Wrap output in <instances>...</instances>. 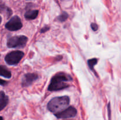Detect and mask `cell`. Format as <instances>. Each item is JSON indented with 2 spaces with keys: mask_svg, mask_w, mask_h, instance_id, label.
<instances>
[{
  "mask_svg": "<svg viewBox=\"0 0 121 120\" xmlns=\"http://www.w3.org/2000/svg\"><path fill=\"white\" fill-rule=\"evenodd\" d=\"M0 13L5 14L7 18H9L13 14V11L9 8L7 7L3 4H0Z\"/></svg>",
  "mask_w": 121,
  "mask_h": 120,
  "instance_id": "30bf717a",
  "label": "cell"
},
{
  "mask_svg": "<svg viewBox=\"0 0 121 120\" xmlns=\"http://www.w3.org/2000/svg\"><path fill=\"white\" fill-rule=\"evenodd\" d=\"M8 84V82L6 81H4V80H2L1 79H0V85L2 86L6 85Z\"/></svg>",
  "mask_w": 121,
  "mask_h": 120,
  "instance_id": "2e32d148",
  "label": "cell"
},
{
  "mask_svg": "<svg viewBox=\"0 0 121 120\" xmlns=\"http://www.w3.org/2000/svg\"><path fill=\"white\" fill-rule=\"evenodd\" d=\"M77 115V109L74 107H69L62 111L54 114V115L57 118H69L74 117Z\"/></svg>",
  "mask_w": 121,
  "mask_h": 120,
  "instance_id": "8992f818",
  "label": "cell"
},
{
  "mask_svg": "<svg viewBox=\"0 0 121 120\" xmlns=\"http://www.w3.org/2000/svg\"><path fill=\"white\" fill-rule=\"evenodd\" d=\"M68 17H69L68 14H67L66 12L63 11L60 15H59V16L57 17V20L58 21H59V22H65V21H66L67 19L68 18Z\"/></svg>",
  "mask_w": 121,
  "mask_h": 120,
  "instance_id": "4fadbf2b",
  "label": "cell"
},
{
  "mask_svg": "<svg viewBox=\"0 0 121 120\" xmlns=\"http://www.w3.org/2000/svg\"><path fill=\"white\" fill-rule=\"evenodd\" d=\"M22 27L21 20L18 16H13L5 24V28L11 31H15L21 29Z\"/></svg>",
  "mask_w": 121,
  "mask_h": 120,
  "instance_id": "5b68a950",
  "label": "cell"
},
{
  "mask_svg": "<svg viewBox=\"0 0 121 120\" xmlns=\"http://www.w3.org/2000/svg\"><path fill=\"white\" fill-rule=\"evenodd\" d=\"M72 81L73 78L69 74L63 72L57 74L52 77L48 90L49 91H57L66 89L70 87L69 83Z\"/></svg>",
  "mask_w": 121,
  "mask_h": 120,
  "instance_id": "6da1fadb",
  "label": "cell"
},
{
  "mask_svg": "<svg viewBox=\"0 0 121 120\" xmlns=\"http://www.w3.org/2000/svg\"><path fill=\"white\" fill-rule=\"evenodd\" d=\"M0 76L9 79L11 77V72L5 67L0 65Z\"/></svg>",
  "mask_w": 121,
  "mask_h": 120,
  "instance_id": "8fae6325",
  "label": "cell"
},
{
  "mask_svg": "<svg viewBox=\"0 0 121 120\" xmlns=\"http://www.w3.org/2000/svg\"><path fill=\"white\" fill-rule=\"evenodd\" d=\"M9 101L8 96L4 91H0V111L7 105Z\"/></svg>",
  "mask_w": 121,
  "mask_h": 120,
  "instance_id": "ba28073f",
  "label": "cell"
},
{
  "mask_svg": "<svg viewBox=\"0 0 121 120\" xmlns=\"http://www.w3.org/2000/svg\"><path fill=\"white\" fill-rule=\"evenodd\" d=\"M69 104L70 98L68 96H56L48 102L47 108L50 112L56 114L67 108Z\"/></svg>",
  "mask_w": 121,
  "mask_h": 120,
  "instance_id": "7a4b0ae2",
  "label": "cell"
},
{
  "mask_svg": "<svg viewBox=\"0 0 121 120\" xmlns=\"http://www.w3.org/2000/svg\"><path fill=\"white\" fill-rule=\"evenodd\" d=\"M0 120H4L3 118H2V116H0Z\"/></svg>",
  "mask_w": 121,
  "mask_h": 120,
  "instance_id": "ac0fdd59",
  "label": "cell"
},
{
  "mask_svg": "<svg viewBox=\"0 0 121 120\" xmlns=\"http://www.w3.org/2000/svg\"><path fill=\"white\" fill-rule=\"evenodd\" d=\"M24 53L21 51H14L8 53L5 57V61L7 64L9 65H15L20 62Z\"/></svg>",
  "mask_w": 121,
  "mask_h": 120,
  "instance_id": "277c9868",
  "label": "cell"
},
{
  "mask_svg": "<svg viewBox=\"0 0 121 120\" xmlns=\"http://www.w3.org/2000/svg\"><path fill=\"white\" fill-rule=\"evenodd\" d=\"M39 75L35 73H27L24 75L21 80V85L22 87L30 86L34 81L38 80Z\"/></svg>",
  "mask_w": 121,
  "mask_h": 120,
  "instance_id": "52a82bcc",
  "label": "cell"
},
{
  "mask_svg": "<svg viewBox=\"0 0 121 120\" xmlns=\"http://www.w3.org/2000/svg\"></svg>",
  "mask_w": 121,
  "mask_h": 120,
  "instance_id": "ffe728a7",
  "label": "cell"
},
{
  "mask_svg": "<svg viewBox=\"0 0 121 120\" xmlns=\"http://www.w3.org/2000/svg\"><path fill=\"white\" fill-rule=\"evenodd\" d=\"M27 1H30V0H27Z\"/></svg>",
  "mask_w": 121,
  "mask_h": 120,
  "instance_id": "d6986e66",
  "label": "cell"
},
{
  "mask_svg": "<svg viewBox=\"0 0 121 120\" xmlns=\"http://www.w3.org/2000/svg\"><path fill=\"white\" fill-rule=\"evenodd\" d=\"M1 21H2V18H1V16H0V24H1Z\"/></svg>",
  "mask_w": 121,
  "mask_h": 120,
  "instance_id": "e0dca14e",
  "label": "cell"
},
{
  "mask_svg": "<svg viewBox=\"0 0 121 120\" xmlns=\"http://www.w3.org/2000/svg\"><path fill=\"white\" fill-rule=\"evenodd\" d=\"M98 62V60L95 58H91L88 60L87 61V65H88L89 67L90 68L91 71H92L93 72H94L95 73V71L94 70V67L95 65L97 64ZM96 74V73H95Z\"/></svg>",
  "mask_w": 121,
  "mask_h": 120,
  "instance_id": "7c38bea8",
  "label": "cell"
},
{
  "mask_svg": "<svg viewBox=\"0 0 121 120\" xmlns=\"http://www.w3.org/2000/svg\"><path fill=\"white\" fill-rule=\"evenodd\" d=\"M50 29V27L49 26H44V27H43L42 29L40 30V32L41 33H44L48 31Z\"/></svg>",
  "mask_w": 121,
  "mask_h": 120,
  "instance_id": "9a60e30c",
  "label": "cell"
},
{
  "mask_svg": "<svg viewBox=\"0 0 121 120\" xmlns=\"http://www.w3.org/2000/svg\"><path fill=\"white\" fill-rule=\"evenodd\" d=\"M28 41V38L25 35H16L8 38L7 41V47L10 48L25 47Z\"/></svg>",
  "mask_w": 121,
  "mask_h": 120,
  "instance_id": "3957f363",
  "label": "cell"
},
{
  "mask_svg": "<svg viewBox=\"0 0 121 120\" xmlns=\"http://www.w3.org/2000/svg\"><path fill=\"white\" fill-rule=\"evenodd\" d=\"M91 28H92V30H93V31H96L98 29V28H99L98 25L97 24L95 23V22H93V23L91 24Z\"/></svg>",
  "mask_w": 121,
  "mask_h": 120,
  "instance_id": "5bb4252c",
  "label": "cell"
},
{
  "mask_svg": "<svg viewBox=\"0 0 121 120\" xmlns=\"http://www.w3.org/2000/svg\"><path fill=\"white\" fill-rule=\"evenodd\" d=\"M38 15H39V11L37 9H33V10H28L26 11L24 14V16L26 20H35L37 17Z\"/></svg>",
  "mask_w": 121,
  "mask_h": 120,
  "instance_id": "9c48e42d",
  "label": "cell"
}]
</instances>
